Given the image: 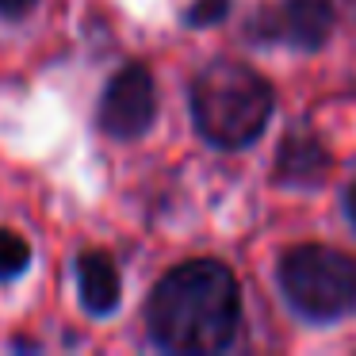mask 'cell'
I'll use <instances>...</instances> for the list:
<instances>
[{"mask_svg": "<svg viewBox=\"0 0 356 356\" xmlns=\"http://www.w3.org/2000/svg\"><path fill=\"white\" fill-rule=\"evenodd\" d=\"M188 104H192L195 131L207 146L245 149L268 131L272 111H276V92L253 65L218 58L195 73Z\"/></svg>", "mask_w": 356, "mask_h": 356, "instance_id": "7a4b0ae2", "label": "cell"}, {"mask_svg": "<svg viewBox=\"0 0 356 356\" xmlns=\"http://www.w3.org/2000/svg\"><path fill=\"white\" fill-rule=\"evenodd\" d=\"M230 4L234 0H195L192 8L184 12V24L188 27H215L230 16Z\"/></svg>", "mask_w": 356, "mask_h": 356, "instance_id": "9c48e42d", "label": "cell"}, {"mask_svg": "<svg viewBox=\"0 0 356 356\" xmlns=\"http://www.w3.org/2000/svg\"><path fill=\"white\" fill-rule=\"evenodd\" d=\"M157 119V85L154 73L142 62H127L111 73L108 88L100 96V131L115 142H134L154 127Z\"/></svg>", "mask_w": 356, "mask_h": 356, "instance_id": "5b68a950", "label": "cell"}, {"mask_svg": "<svg viewBox=\"0 0 356 356\" xmlns=\"http://www.w3.org/2000/svg\"><path fill=\"white\" fill-rule=\"evenodd\" d=\"M27 264H31V245H27V238H19L16 230H4V226H0V284L24 276Z\"/></svg>", "mask_w": 356, "mask_h": 356, "instance_id": "ba28073f", "label": "cell"}, {"mask_svg": "<svg viewBox=\"0 0 356 356\" xmlns=\"http://www.w3.org/2000/svg\"><path fill=\"white\" fill-rule=\"evenodd\" d=\"M330 149L322 146L314 131H287L276 149V165H272V180L280 188H295V192H310L322 188L330 177Z\"/></svg>", "mask_w": 356, "mask_h": 356, "instance_id": "8992f818", "label": "cell"}, {"mask_svg": "<svg viewBox=\"0 0 356 356\" xmlns=\"http://www.w3.org/2000/svg\"><path fill=\"white\" fill-rule=\"evenodd\" d=\"M77 272V291H81V307L92 318H108L119 310V299H123V280H119V268L104 249H85L73 264Z\"/></svg>", "mask_w": 356, "mask_h": 356, "instance_id": "52a82bcc", "label": "cell"}, {"mask_svg": "<svg viewBox=\"0 0 356 356\" xmlns=\"http://www.w3.org/2000/svg\"><path fill=\"white\" fill-rule=\"evenodd\" d=\"M146 325L157 348L177 356H215L241 333V287L230 264L215 257L184 261L154 284Z\"/></svg>", "mask_w": 356, "mask_h": 356, "instance_id": "6da1fadb", "label": "cell"}, {"mask_svg": "<svg viewBox=\"0 0 356 356\" xmlns=\"http://www.w3.org/2000/svg\"><path fill=\"white\" fill-rule=\"evenodd\" d=\"M39 0H0V19H24L35 12Z\"/></svg>", "mask_w": 356, "mask_h": 356, "instance_id": "30bf717a", "label": "cell"}, {"mask_svg": "<svg viewBox=\"0 0 356 356\" xmlns=\"http://www.w3.org/2000/svg\"><path fill=\"white\" fill-rule=\"evenodd\" d=\"M276 284L307 322H337L356 310V257L333 245H295L280 257Z\"/></svg>", "mask_w": 356, "mask_h": 356, "instance_id": "3957f363", "label": "cell"}, {"mask_svg": "<svg viewBox=\"0 0 356 356\" xmlns=\"http://www.w3.org/2000/svg\"><path fill=\"white\" fill-rule=\"evenodd\" d=\"M345 215L356 226V184H348V192H345Z\"/></svg>", "mask_w": 356, "mask_h": 356, "instance_id": "8fae6325", "label": "cell"}, {"mask_svg": "<svg viewBox=\"0 0 356 356\" xmlns=\"http://www.w3.org/2000/svg\"><path fill=\"white\" fill-rule=\"evenodd\" d=\"M333 27H337V12L330 0H276L249 19L245 39L261 47L322 50Z\"/></svg>", "mask_w": 356, "mask_h": 356, "instance_id": "277c9868", "label": "cell"}]
</instances>
